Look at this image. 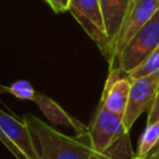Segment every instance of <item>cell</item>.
Wrapping results in <instances>:
<instances>
[{"label": "cell", "instance_id": "1", "mask_svg": "<svg viewBox=\"0 0 159 159\" xmlns=\"http://www.w3.org/2000/svg\"><path fill=\"white\" fill-rule=\"evenodd\" d=\"M22 120L30 130L39 159H101L93 150L88 134L71 138L31 113L25 114Z\"/></svg>", "mask_w": 159, "mask_h": 159}, {"label": "cell", "instance_id": "2", "mask_svg": "<svg viewBox=\"0 0 159 159\" xmlns=\"http://www.w3.org/2000/svg\"><path fill=\"white\" fill-rule=\"evenodd\" d=\"M128 133L123 118L99 103L87 132L93 150L101 157L130 159L133 153Z\"/></svg>", "mask_w": 159, "mask_h": 159}, {"label": "cell", "instance_id": "3", "mask_svg": "<svg viewBox=\"0 0 159 159\" xmlns=\"http://www.w3.org/2000/svg\"><path fill=\"white\" fill-rule=\"evenodd\" d=\"M159 45V9L155 14L137 31L125 47L119 52L111 68L119 67L127 72L137 67L157 46Z\"/></svg>", "mask_w": 159, "mask_h": 159}, {"label": "cell", "instance_id": "4", "mask_svg": "<svg viewBox=\"0 0 159 159\" xmlns=\"http://www.w3.org/2000/svg\"><path fill=\"white\" fill-rule=\"evenodd\" d=\"M158 87L159 71L143 77L132 78L128 103L123 114V124L128 132L132 129L133 124L139 118V116L144 111H148L150 108L155 98Z\"/></svg>", "mask_w": 159, "mask_h": 159}, {"label": "cell", "instance_id": "5", "mask_svg": "<svg viewBox=\"0 0 159 159\" xmlns=\"http://www.w3.org/2000/svg\"><path fill=\"white\" fill-rule=\"evenodd\" d=\"M159 9V0H130L127 9L125 16L118 31L114 41L112 57L109 65L119 55V52L125 47L130 39L137 34V31L155 14Z\"/></svg>", "mask_w": 159, "mask_h": 159}, {"label": "cell", "instance_id": "6", "mask_svg": "<svg viewBox=\"0 0 159 159\" xmlns=\"http://www.w3.org/2000/svg\"><path fill=\"white\" fill-rule=\"evenodd\" d=\"M68 11L104 55L107 35L98 0H68Z\"/></svg>", "mask_w": 159, "mask_h": 159}, {"label": "cell", "instance_id": "7", "mask_svg": "<svg viewBox=\"0 0 159 159\" xmlns=\"http://www.w3.org/2000/svg\"><path fill=\"white\" fill-rule=\"evenodd\" d=\"M132 78L129 72L116 67L111 68L99 103L112 113L123 118L128 103Z\"/></svg>", "mask_w": 159, "mask_h": 159}, {"label": "cell", "instance_id": "8", "mask_svg": "<svg viewBox=\"0 0 159 159\" xmlns=\"http://www.w3.org/2000/svg\"><path fill=\"white\" fill-rule=\"evenodd\" d=\"M129 1L130 0H98L107 35V48L103 56L108 60V62L112 57L114 41L125 16Z\"/></svg>", "mask_w": 159, "mask_h": 159}, {"label": "cell", "instance_id": "9", "mask_svg": "<svg viewBox=\"0 0 159 159\" xmlns=\"http://www.w3.org/2000/svg\"><path fill=\"white\" fill-rule=\"evenodd\" d=\"M0 132L14 143L27 159H39L30 130L24 120L0 109Z\"/></svg>", "mask_w": 159, "mask_h": 159}, {"label": "cell", "instance_id": "10", "mask_svg": "<svg viewBox=\"0 0 159 159\" xmlns=\"http://www.w3.org/2000/svg\"><path fill=\"white\" fill-rule=\"evenodd\" d=\"M32 101L36 103V106L40 108V111L43 113V116L47 118L50 123L56 124V125L70 127L77 133V135L87 134L88 128L83 123H81L72 116H70L60 104H57L50 97L42 93H36Z\"/></svg>", "mask_w": 159, "mask_h": 159}, {"label": "cell", "instance_id": "11", "mask_svg": "<svg viewBox=\"0 0 159 159\" xmlns=\"http://www.w3.org/2000/svg\"><path fill=\"white\" fill-rule=\"evenodd\" d=\"M135 155L145 159H159V120L147 124Z\"/></svg>", "mask_w": 159, "mask_h": 159}, {"label": "cell", "instance_id": "12", "mask_svg": "<svg viewBox=\"0 0 159 159\" xmlns=\"http://www.w3.org/2000/svg\"><path fill=\"white\" fill-rule=\"evenodd\" d=\"M159 71V45L132 71H129L130 78H138L153 72Z\"/></svg>", "mask_w": 159, "mask_h": 159}, {"label": "cell", "instance_id": "13", "mask_svg": "<svg viewBox=\"0 0 159 159\" xmlns=\"http://www.w3.org/2000/svg\"><path fill=\"white\" fill-rule=\"evenodd\" d=\"M4 92H9L20 99H31V101L34 99V97L36 94L32 84L27 81H24V80L16 81L10 86H1L0 84V93H4Z\"/></svg>", "mask_w": 159, "mask_h": 159}, {"label": "cell", "instance_id": "14", "mask_svg": "<svg viewBox=\"0 0 159 159\" xmlns=\"http://www.w3.org/2000/svg\"><path fill=\"white\" fill-rule=\"evenodd\" d=\"M159 120V87L155 94V98L150 106V108L148 109V119H147V124L148 123H153V122H158Z\"/></svg>", "mask_w": 159, "mask_h": 159}, {"label": "cell", "instance_id": "15", "mask_svg": "<svg viewBox=\"0 0 159 159\" xmlns=\"http://www.w3.org/2000/svg\"><path fill=\"white\" fill-rule=\"evenodd\" d=\"M43 1H46L51 6V9L57 14L68 11V0H43Z\"/></svg>", "mask_w": 159, "mask_h": 159}, {"label": "cell", "instance_id": "16", "mask_svg": "<svg viewBox=\"0 0 159 159\" xmlns=\"http://www.w3.org/2000/svg\"><path fill=\"white\" fill-rule=\"evenodd\" d=\"M130 159H145V158H142V157H138V155H133Z\"/></svg>", "mask_w": 159, "mask_h": 159}, {"label": "cell", "instance_id": "17", "mask_svg": "<svg viewBox=\"0 0 159 159\" xmlns=\"http://www.w3.org/2000/svg\"><path fill=\"white\" fill-rule=\"evenodd\" d=\"M101 159H116V158H111V157H101Z\"/></svg>", "mask_w": 159, "mask_h": 159}]
</instances>
